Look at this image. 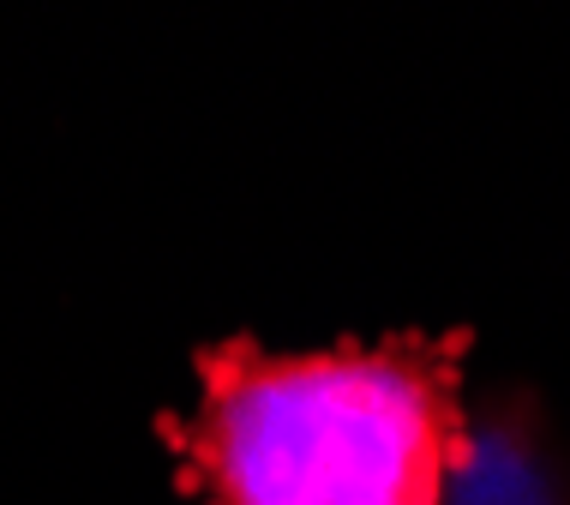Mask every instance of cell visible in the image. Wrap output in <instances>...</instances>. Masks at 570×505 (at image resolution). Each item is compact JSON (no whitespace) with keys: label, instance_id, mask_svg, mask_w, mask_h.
I'll return each mask as SVG.
<instances>
[{"label":"cell","instance_id":"cell-1","mask_svg":"<svg viewBox=\"0 0 570 505\" xmlns=\"http://www.w3.org/2000/svg\"><path fill=\"white\" fill-rule=\"evenodd\" d=\"M469 331L193 349V404L163 421L198 505H444L469 439Z\"/></svg>","mask_w":570,"mask_h":505},{"label":"cell","instance_id":"cell-2","mask_svg":"<svg viewBox=\"0 0 570 505\" xmlns=\"http://www.w3.org/2000/svg\"><path fill=\"white\" fill-rule=\"evenodd\" d=\"M444 505H564L522 409H504V416H487V427H469Z\"/></svg>","mask_w":570,"mask_h":505}]
</instances>
